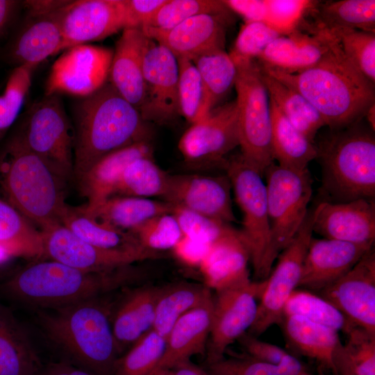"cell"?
Masks as SVG:
<instances>
[{
	"label": "cell",
	"mask_w": 375,
	"mask_h": 375,
	"mask_svg": "<svg viewBox=\"0 0 375 375\" xmlns=\"http://www.w3.org/2000/svg\"><path fill=\"white\" fill-rule=\"evenodd\" d=\"M259 66L263 72L301 94L331 131L360 122L375 103L374 84L347 59L334 35L322 58L302 72L287 74Z\"/></svg>",
	"instance_id": "6da1fadb"
},
{
	"label": "cell",
	"mask_w": 375,
	"mask_h": 375,
	"mask_svg": "<svg viewBox=\"0 0 375 375\" xmlns=\"http://www.w3.org/2000/svg\"><path fill=\"white\" fill-rule=\"evenodd\" d=\"M74 178L106 155L149 140L150 131L137 108L107 82L75 109Z\"/></svg>",
	"instance_id": "7a4b0ae2"
},
{
	"label": "cell",
	"mask_w": 375,
	"mask_h": 375,
	"mask_svg": "<svg viewBox=\"0 0 375 375\" xmlns=\"http://www.w3.org/2000/svg\"><path fill=\"white\" fill-rule=\"evenodd\" d=\"M38 314L49 339L82 369L94 375H113L119 351L108 305L99 298Z\"/></svg>",
	"instance_id": "3957f363"
},
{
	"label": "cell",
	"mask_w": 375,
	"mask_h": 375,
	"mask_svg": "<svg viewBox=\"0 0 375 375\" xmlns=\"http://www.w3.org/2000/svg\"><path fill=\"white\" fill-rule=\"evenodd\" d=\"M135 277L131 265L91 272L49 259L24 267L6 281L2 289L18 301L47 309L99 298L126 285Z\"/></svg>",
	"instance_id": "277c9868"
},
{
	"label": "cell",
	"mask_w": 375,
	"mask_h": 375,
	"mask_svg": "<svg viewBox=\"0 0 375 375\" xmlns=\"http://www.w3.org/2000/svg\"><path fill=\"white\" fill-rule=\"evenodd\" d=\"M67 183L16 135L0 156V190L4 200L41 230L60 224L68 205Z\"/></svg>",
	"instance_id": "5b68a950"
},
{
	"label": "cell",
	"mask_w": 375,
	"mask_h": 375,
	"mask_svg": "<svg viewBox=\"0 0 375 375\" xmlns=\"http://www.w3.org/2000/svg\"><path fill=\"white\" fill-rule=\"evenodd\" d=\"M359 122L331 131L317 147L322 167L321 201L374 199L375 138Z\"/></svg>",
	"instance_id": "8992f818"
},
{
	"label": "cell",
	"mask_w": 375,
	"mask_h": 375,
	"mask_svg": "<svg viewBox=\"0 0 375 375\" xmlns=\"http://www.w3.org/2000/svg\"><path fill=\"white\" fill-rule=\"evenodd\" d=\"M269 239L256 277L265 279L279 254L303 224L312 188L308 169L299 170L272 163L265 171Z\"/></svg>",
	"instance_id": "52a82bcc"
},
{
	"label": "cell",
	"mask_w": 375,
	"mask_h": 375,
	"mask_svg": "<svg viewBox=\"0 0 375 375\" xmlns=\"http://www.w3.org/2000/svg\"><path fill=\"white\" fill-rule=\"evenodd\" d=\"M239 146L242 158L262 176L274 163L269 97L254 60H233Z\"/></svg>",
	"instance_id": "ba28073f"
},
{
	"label": "cell",
	"mask_w": 375,
	"mask_h": 375,
	"mask_svg": "<svg viewBox=\"0 0 375 375\" xmlns=\"http://www.w3.org/2000/svg\"><path fill=\"white\" fill-rule=\"evenodd\" d=\"M15 135L65 181L74 178V137L58 94L33 103Z\"/></svg>",
	"instance_id": "9c48e42d"
},
{
	"label": "cell",
	"mask_w": 375,
	"mask_h": 375,
	"mask_svg": "<svg viewBox=\"0 0 375 375\" xmlns=\"http://www.w3.org/2000/svg\"><path fill=\"white\" fill-rule=\"evenodd\" d=\"M312 209L288 246L278 256L275 267L264 279L265 285L259 299L257 315L249 333L258 337L269 327L280 324L285 304L299 287L304 258L312 235Z\"/></svg>",
	"instance_id": "30bf717a"
},
{
	"label": "cell",
	"mask_w": 375,
	"mask_h": 375,
	"mask_svg": "<svg viewBox=\"0 0 375 375\" xmlns=\"http://www.w3.org/2000/svg\"><path fill=\"white\" fill-rule=\"evenodd\" d=\"M265 285V280L249 279L215 292L205 354L206 365L224 358L228 347L251 327Z\"/></svg>",
	"instance_id": "8fae6325"
},
{
	"label": "cell",
	"mask_w": 375,
	"mask_h": 375,
	"mask_svg": "<svg viewBox=\"0 0 375 375\" xmlns=\"http://www.w3.org/2000/svg\"><path fill=\"white\" fill-rule=\"evenodd\" d=\"M226 172L242 215L241 235L257 274L269 239L267 190L262 175L241 155L227 159Z\"/></svg>",
	"instance_id": "7c38bea8"
},
{
	"label": "cell",
	"mask_w": 375,
	"mask_h": 375,
	"mask_svg": "<svg viewBox=\"0 0 375 375\" xmlns=\"http://www.w3.org/2000/svg\"><path fill=\"white\" fill-rule=\"evenodd\" d=\"M239 146L236 101L214 109L183 134L178 149L186 165L194 169L224 168L226 155Z\"/></svg>",
	"instance_id": "4fadbf2b"
},
{
	"label": "cell",
	"mask_w": 375,
	"mask_h": 375,
	"mask_svg": "<svg viewBox=\"0 0 375 375\" xmlns=\"http://www.w3.org/2000/svg\"><path fill=\"white\" fill-rule=\"evenodd\" d=\"M41 232L44 257L79 269L107 272L161 256V253L143 247L129 249L97 247L78 238L60 224Z\"/></svg>",
	"instance_id": "5bb4252c"
},
{
	"label": "cell",
	"mask_w": 375,
	"mask_h": 375,
	"mask_svg": "<svg viewBox=\"0 0 375 375\" xmlns=\"http://www.w3.org/2000/svg\"><path fill=\"white\" fill-rule=\"evenodd\" d=\"M112 56L110 49L87 44L65 50L51 67L45 95L94 94L108 81Z\"/></svg>",
	"instance_id": "9a60e30c"
},
{
	"label": "cell",
	"mask_w": 375,
	"mask_h": 375,
	"mask_svg": "<svg viewBox=\"0 0 375 375\" xmlns=\"http://www.w3.org/2000/svg\"><path fill=\"white\" fill-rule=\"evenodd\" d=\"M142 71L145 99L140 113L144 122H172L180 115L176 57L151 39L144 52Z\"/></svg>",
	"instance_id": "2e32d148"
},
{
	"label": "cell",
	"mask_w": 375,
	"mask_h": 375,
	"mask_svg": "<svg viewBox=\"0 0 375 375\" xmlns=\"http://www.w3.org/2000/svg\"><path fill=\"white\" fill-rule=\"evenodd\" d=\"M60 51L103 40L128 27L125 0L69 1L60 12Z\"/></svg>",
	"instance_id": "e0dca14e"
},
{
	"label": "cell",
	"mask_w": 375,
	"mask_h": 375,
	"mask_svg": "<svg viewBox=\"0 0 375 375\" xmlns=\"http://www.w3.org/2000/svg\"><path fill=\"white\" fill-rule=\"evenodd\" d=\"M355 326L375 333V253L372 248L344 276L319 292Z\"/></svg>",
	"instance_id": "ac0fdd59"
},
{
	"label": "cell",
	"mask_w": 375,
	"mask_h": 375,
	"mask_svg": "<svg viewBox=\"0 0 375 375\" xmlns=\"http://www.w3.org/2000/svg\"><path fill=\"white\" fill-rule=\"evenodd\" d=\"M231 184L226 175H170L162 200L206 217L230 224L235 222Z\"/></svg>",
	"instance_id": "d6986e66"
},
{
	"label": "cell",
	"mask_w": 375,
	"mask_h": 375,
	"mask_svg": "<svg viewBox=\"0 0 375 375\" xmlns=\"http://www.w3.org/2000/svg\"><path fill=\"white\" fill-rule=\"evenodd\" d=\"M228 21V12L206 13L192 17L169 29L140 30L176 58L192 60L205 53L224 50Z\"/></svg>",
	"instance_id": "ffe728a7"
},
{
	"label": "cell",
	"mask_w": 375,
	"mask_h": 375,
	"mask_svg": "<svg viewBox=\"0 0 375 375\" xmlns=\"http://www.w3.org/2000/svg\"><path fill=\"white\" fill-rule=\"evenodd\" d=\"M312 231L324 237L357 244H374V199L347 202L321 201L312 210Z\"/></svg>",
	"instance_id": "44dd1931"
},
{
	"label": "cell",
	"mask_w": 375,
	"mask_h": 375,
	"mask_svg": "<svg viewBox=\"0 0 375 375\" xmlns=\"http://www.w3.org/2000/svg\"><path fill=\"white\" fill-rule=\"evenodd\" d=\"M372 247V244L312 238L299 287L320 292L347 273Z\"/></svg>",
	"instance_id": "7402d4cb"
},
{
	"label": "cell",
	"mask_w": 375,
	"mask_h": 375,
	"mask_svg": "<svg viewBox=\"0 0 375 375\" xmlns=\"http://www.w3.org/2000/svg\"><path fill=\"white\" fill-rule=\"evenodd\" d=\"M297 29L272 41L258 58L259 65L294 74L316 65L328 50L333 35L325 30Z\"/></svg>",
	"instance_id": "603a6c76"
},
{
	"label": "cell",
	"mask_w": 375,
	"mask_h": 375,
	"mask_svg": "<svg viewBox=\"0 0 375 375\" xmlns=\"http://www.w3.org/2000/svg\"><path fill=\"white\" fill-rule=\"evenodd\" d=\"M62 8L45 13L27 12L24 24L8 48V58L15 67L28 66L35 69L48 57L60 52Z\"/></svg>",
	"instance_id": "cb8c5ba5"
},
{
	"label": "cell",
	"mask_w": 375,
	"mask_h": 375,
	"mask_svg": "<svg viewBox=\"0 0 375 375\" xmlns=\"http://www.w3.org/2000/svg\"><path fill=\"white\" fill-rule=\"evenodd\" d=\"M150 40L140 29H124L113 51L109 72V83L139 112L145 99L142 60Z\"/></svg>",
	"instance_id": "d4e9b609"
},
{
	"label": "cell",
	"mask_w": 375,
	"mask_h": 375,
	"mask_svg": "<svg viewBox=\"0 0 375 375\" xmlns=\"http://www.w3.org/2000/svg\"><path fill=\"white\" fill-rule=\"evenodd\" d=\"M144 156H153L149 140L136 142L106 155L76 178L79 192L87 199V203L83 206L84 211L91 213L113 196L126 167Z\"/></svg>",
	"instance_id": "484cf974"
},
{
	"label": "cell",
	"mask_w": 375,
	"mask_h": 375,
	"mask_svg": "<svg viewBox=\"0 0 375 375\" xmlns=\"http://www.w3.org/2000/svg\"><path fill=\"white\" fill-rule=\"evenodd\" d=\"M212 297L184 314L174 324L166 337L165 352L156 372L169 370L176 365L190 360L192 356L206 354L211 326Z\"/></svg>",
	"instance_id": "4316f807"
},
{
	"label": "cell",
	"mask_w": 375,
	"mask_h": 375,
	"mask_svg": "<svg viewBox=\"0 0 375 375\" xmlns=\"http://www.w3.org/2000/svg\"><path fill=\"white\" fill-rule=\"evenodd\" d=\"M249 261L248 247L235 230L211 244L199 268L204 285L216 292L250 279Z\"/></svg>",
	"instance_id": "83f0119b"
},
{
	"label": "cell",
	"mask_w": 375,
	"mask_h": 375,
	"mask_svg": "<svg viewBox=\"0 0 375 375\" xmlns=\"http://www.w3.org/2000/svg\"><path fill=\"white\" fill-rule=\"evenodd\" d=\"M161 289L162 287L153 285L138 288L117 308L111 322L119 353L153 328L156 302Z\"/></svg>",
	"instance_id": "f1b7e54d"
},
{
	"label": "cell",
	"mask_w": 375,
	"mask_h": 375,
	"mask_svg": "<svg viewBox=\"0 0 375 375\" xmlns=\"http://www.w3.org/2000/svg\"><path fill=\"white\" fill-rule=\"evenodd\" d=\"M284 334L297 351L333 372V357L341 342L338 332L296 315H285Z\"/></svg>",
	"instance_id": "f546056e"
},
{
	"label": "cell",
	"mask_w": 375,
	"mask_h": 375,
	"mask_svg": "<svg viewBox=\"0 0 375 375\" xmlns=\"http://www.w3.org/2000/svg\"><path fill=\"white\" fill-rule=\"evenodd\" d=\"M40 366L23 328L0 303V375H40Z\"/></svg>",
	"instance_id": "4dcf8cb0"
},
{
	"label": "cell",
	"mask_w": 375,
	"mask_h": 375,
	"mask_svg": "<svg viewBox=\"0 0 375 375\" xmlns=\"http://www.w3.org/2000/svg\"><path fill=\"white\" fill-rule=\"evenodd\" d=\"M172 210L173 205L164 200L115 195L91 213L84 212L110 227L130 232L149 219Z\"/></svg>",
	"instance_id": "1f68e13d"
},
{
	"label": "cell",
	"mask_w": 375,
	"mask_h": 375,
	"mask_svg": "<svg viewBox=\"0 0 375 375\" xmlns=\"http://www.w3.org/2000/svg\"><path fill=\"white\" fill-rule=\"evenodd\" d=\"M309 27L328 31L353 29L375 33L374 0L316 1L310 9Z\"/></svg>",
	"instance_id": "d6a6232c"
},
{
	"label": "cell",
	"mask_w": 375,
	"mask_h": 375,
	"mask_svg": "<svg viewBox=\"0 0 375 375\" xmlns=\"http://www.w3.org/2000/svg\"><path fill=\"white\" fill-rule=\"evenodd\" d=\"M269 106L274 160L284 167L308 169V163L317 158L316 145L292 125L270 99Z\"/></svg>",
	"instance_id": "836d02e7"
},
{
	"label": "cell",
	"mask_w": 375,
	"mask_h": 375,
	"mask_svg": "<svg viewBox=\"0 0 375 375\" xmlns=\"http://www.w3.org/2000/svg\"><path fill=\"white\" fill-rule=\"evenodd\" d=\"M0 251L9 258L40 259L44 257L41 231H38L17 209L1 199Z\"/></svg>",
	"instance_id": "e575fe53"
},
{
	"label": "cell",
	"mask_w": 375,
	"mask_h": 375,
	"mask_svg": "<svg viewBox=\"0 0 375 375\" xmlns=\"http://www.w3.org/2000/svg\"><path fill=\"white\" fill-rule=\"evenodd\" d=\"M261 75L269 99L295 128L314 142L317 131L326 126L319 112L295 90L262 70Z\"/></svg>",
	"instance_id": "d590c367"
},
{
	"label": "cell",
	"mask_w": 375,
	"mask_h": 375,
	"mask_svg": "<svg viewBox=\"0 0 375 375\" xmlns=\"http://www.w3.org/2000/svg\"><path fill=\"white\" fill-rule=\"evenodd\" d=\"M204 284L180 283L162 288L157 299L153 329L166 338L176 321L212 296Z\"/></svg>",
	"instance_id": "8d00e7d4"
},
{
	"label": "cell",
	"mask_w": 375,
	"mask_h": 375,
	"mask_svg": "<svg viewBox=\"0 0 375 375\" xmlns=\"http://www.w3.org/2000/svg\"><path fill=\"white\" fill-rule=\"evenodd\" d=\"M60 224L82 240L103 249H129L142 247L130 232L110 227L88 215L83 206L67 205Z\"/></svg>",
	"instance_id": "74e56055"
},
{
	"label": "cell",
	"mask_w": 375,
	"mask_h": 375,
	"mask_svg": "<svg viewBox=\"0 0 375 375\" xmlns=\"http://www.w3.org/2000/svg\"><path fill=\"white\" fill-rule=\"evenodd\" d=\"M333 357L335 375H375V333L354 326Z\"/></svg>",
	"instance_id": "f35d334b"
},
{
	"label": "cell",
	"mask_w": 375,
	"mask_h": 375,
	"mask_svg": "<svg viewBox=\"0 0 375 375\" xmlns=\"http://www.w3.org/2000/svg\"><path fill=\"white\" fill-rule=\"evenodd\" d=\"M192 61L201 76L206 110L210 113L235 85L236 65L224 50L205 53Z\"/></svg>",
	"instance_id": "ab89813d"
},
{
	"label": "cell",
	"mask_w": 375,
	"mask_h": 375,
	"mask_svg": "<svg viewBox=\"0 0 375 375\" xmlns=\"http://www.w3.org/2000/svg\"><path fill=\"white\" fill-rule=\"evenodd\" d=\"M170 174L161 169L153 156H144L131 162L124 169L115 195L152 199L165 196Z\"/></svg>",
	"instance_id": "60d3db41"
},
{
	"label": "cell",
	"mask_w": 375,
	"mask_h": 375,
	"mask_svg": "<svg viewBox=\"0 0 375 375\" xmlns=\"http://www.w3.org/2000/svg\"><path fill=\"white\" fill-rule=\"evenodd\" d=\"M296 315L347 334L353 326L327 300L308 290L296 289L289 297L283 316Z\"/></svg>",
	"instance_id": "b9f144b4"
},
{
	"label": "cell",
	"mask_w": 375,
	"mask_h": 375,
	"mask_svg": "<svg viewBox=\"0 0 375 375\" xmlns=\"http://www.w3.org/2000/svg\"><path fill=\"white\" fill-rule=\"evenodd\" d=\"M166 338L150 330L117 359L113 375H153L163 356Z\"/></svg>",
	"instance_id": "7bdbcfd3"
},
{
	"label": "cell",
	"mask_w": 375,
	"mask_h": 375,
	"mask_svg": "<svg viewBox=\"0 0 375 375\" xmlns=\"http://www.w3.org/2000/svg\"><path fill=\"white\" fill-rule=\"evenodd\" d=\"M178 67V97L180 115L191 124L206 118V110L203 85L199 73L191 60L176 58Z\"/></svg>",
	"instance_id": "ee69618b"
},
{
	"label": "cell",
	"mask_w": 375,
	"mask_h": 375,
	"mask_svg": "<svg viewBox=\"0 0 375 375\" xmlns=\"http://www.w3.org/2000/svg\"><path fill=\"white\" fill-rule=\"evenodd\" d=\"M212 375H301L306 372L302 363L288 353L278 364H269L249 356L222 359L206 365Z\"/></svg>",
	"instance_id": "f6af8a7d"
},
{
	"label": "cell",
	"mask_w": 375,
	"mask_h": 375,
	"mask_svg": "<svg viewBox=\"0 0 375 375\" xmlns=\"http://www.w3.org/2000/svg\"><path fill=\"white\" fill-rule=\"evenodd\" d=\"M328 32L336 38L351 64L374 84L375 33L353 29H336Z\"/></svg>",
	"instance_id": "bcb514c9"
},
{
	"label": "cell",
	"mask_w": 375,
	"mask_h": 375,
	"mask_svg": "<svg viewBox=\"0 0 375 375\" xmlns=\"http://www.w3.org/2000/svg\"><path fill=\"white\" fill-rule=\"evenodd\" d=\"M229 10L223 1L166 0L144 28L167 30L195 15L224 13Z\"/></svg>",
	"instance_id": "7dc6e473"
},
{
	"label": "cell",
	"mask_w": 375,
	"mask_h": 375,
	"mask_svg": "<svg viewBox=\"0 0 375 375\" xmlns=\"http://www.w3.org/2000/svg\"><path fill=\"white\" fill-rule=\"evenodd\" d=\"M130 233L141 247L159 253L172 250L183 235L179 224L172 212L153 217Z\"/></svg>",
	"instance_id": "c3c4849f"
},
{
	"label": "cell",
	"mask_w": 375,
	"mask_h": 375,
	"mask_svg": "<svg viewBox=\"0 0 375 375\" xmlns=\"http://www.w3.org/2000/svg\"><path fill=\"white\" fill-rule=\"evenodd\" d=\"M34 69L28 66L15 67L3 92L0 94V140L19 114L31 85Z\"/></svg>",
	"instance_id": "681fc988"
},
{
	"label": "cell",
	"mask_w": 375,
	"mask_h": 375,
	"mask_svg": "<svg viewBox=\"0 0 375 375\" xmlns=\"http://www.w3.org/2000/svg\"><path fill=\"white\" fill-rule=\"evenodd\" d=\"M172 213L176 219L183 235L213 244L235 229L227 224L185 208L173 206Z\"/></svg>",
	"instance_id": "f907efd6"
},
{
	"label": "cell",
	"mask_w": 375,
	"mask_h": 375,
	"mask_svg": "<svg viewBox=\"0 0 375 375\" xmlns=\"http://www.w3.org/2000/svg\"><path fill=\"white\" fill-rule=\"evenodd\" d=\"M281 35L264 22H245L229 53L233 60H254Z\"/></svg>",
	"instance_id": "816d5d0a"
},
{
	"label": "cell",
	"mask_w": 375,
	"mask_h": 375,
	"mask_svg": "<svg viewBox=\"0 0 375 375\" xmlns=\"http://www.w3.org/2000/svg\"><path fill=\"white\" fill-rule=\"evenodd\" d=\"M315 2L310 0H266L265 24L281 35H288L299 28Z\"/></svg>",
	"instance_id": "f5cc1de1"
},
{
	"label": "cell",
	"mask_w": 375,
	"mask_h": 375,
	"mask_svg": "<svg viewBox=\"0 0 375 375\" xmlns=\"http://www.w3.org/2000/svg\"><path fill=\"white\" fill-rule=\"evenodd\" d=\"M238 341L248 356L261 362L278 365L288 355L280 347L260 340L249 333H245Z\"/></svg>",
	"instance_id": "db71d44e"
},
{
	"label": "cell",
	"mask_w": 375,
	"mask_h": 375,
	"mask_svg": "<svg viewBox=\"0 0 375 375\" xmlns=\"http://www.w3.org/2000/svg\"><path fill=\"white\" fill-rule=\"evenodd\" d=\"M210 246V244L205 242L182 235L172 251L176 259L183 265L199 267Z\"/></svg>",
	"instance_id": "11a10c76"
},
{
	"label": "cell",
	"mask_w": 375,
	"mask_h": 375,
	"mask_svg": "<svg viewBox=\"0 0 375 375\" xmlns=\"http://www.w3.org/2000/svg\"><path fill=\"white\" fill-rule=\"evenodd\" d=\"M166 0H125L127 28L141 29L146 26Z\"/></svg>",
	"instance_id": "9f6ffc18"
},
{
	"label": "cell",
	"mask_w": 375,
	"mask_h": 375,
	"mask_svg": "<svg viewBox=\"0 0 375 375\" xmlns=\"http://www.w3.org/2000/svg\"><path fill=\"white\" fill-rule=\"evenodd\" d=\"M223 2L230 10L242 16L245 22L265 23L267 13L266 0H225Z\"/></svg>",
	"instance_id": "6f0895ef"
},
{
	"label": "cell",
	"mask_w": 375,
	"mask_h": 375,
	"mask_svg": "<svg viewBox=\"0 0 375 375\" xmlns=\"http://www.w3.org/2000/svg\"><path fill=\"white\" fill-rule=\"evenodd\" d=\"M69 1H25L23 4L28 13H45L55 11L65 6Z\"/></svg>",
	"instance_id": "680465c9"
},
{
	"label": "cell",
	"mask_w": 375,
	"mask_h": 375,
	"mask_svg": "<svg viewBox=\"0 0 375 375\" xmlns=\"http://www.w3.org/2000/svg\"><path fill=\"white\" fill-rule=\"evenodd\" d=\"M19 3L13 0H0V35L12 22Z\"/></svg>",
	"instance_id": "91938a15"
},
{
	"label": "cell",
	"mask_w": 375,
	"mask_h": 375,
	"mask_svg": "<svg viewBox=\"0 0 375 375\" xmlns=\"http://www.w3.org/2000/svg\"><path fill=\"white\" fill-rule=\"evenodd\" d=\"M169 371L172 375H212L206 367L203 368L190 360L176 365Z\"/></svg>",
	"instance_id": "94428289"
},
{
	"label": "cell",
	"mask_w": 375,
	"mask_h": 375,
	"mask_svg": "<svg viewBox=\"0 0 375 375\" xmlns=\"http://www.w3.org/2000/svg\"><path fill=\"white\" fill-rule=\"evenodd\" d=\"M365 117H367L369 128L374 131L375 128V103H374L367 111Z\"/></svg>",
	"instance_id": "6125c7cd"
},
{
	"label": "cell",
	"mask_w": 375,
	"mask_h": 375,
	"mask_svg": "<svg viewBox=\"0 0 375 375\" xmlns=\"http://www.w3.org/2000/svg\"><path fill=\"white\" fill-rule=\"evenodd\" d=\"M72 375H94L78 367H72Z\"/></svg>",
	"instance_id": "be15d7a7"
},
{
	"label": "cell",
	"mask_w": 375,
	"mask_h": 375,
	"mask_svg": "<svg viewBox=\"0 0 375 375\" xmlns=\"http://www.w3.org/2000/svg\"><path fill=\"white\" fill-rule=\"evenodd\" d=\"M153 375H172L169 370H159Z\"/></svg>",
	"instance_id": "e7e4bbea"
},
{
	"label": "cell",
	"mask_w": 375,
	"mask_h": 375,
	"mask_svg": "<svg viewBox=\"0 0 375 375\" xmlns=\"http://www.w3.org/2000/svg\"><path fill=\"white\" fill-rule=\"evenodd\" d=\"M9 257L6 256L3 253L0 251V265L2 264L5 260H6Z\"/></svg>",
	"instance_id": "03108f58"
},
{
	"label": "cell",
	"mask_w": 375,
	"mask_h": 375,
	"mask_svg": "<svg viewBox=\"0 0 375 375\" xmlns=\"http://www.w3.org/2000/svg\"><path fill=\"white\" fill-rule=\"evenodd\" d=\"M301 375H312V374H310L309 372H308L306 371V372H304L303 373H302Z\"/></svg>",
	"instance_id": "003e7915"
}]
</instances>
